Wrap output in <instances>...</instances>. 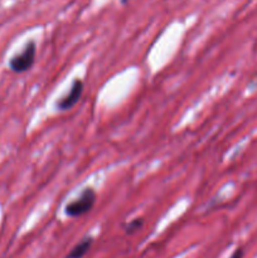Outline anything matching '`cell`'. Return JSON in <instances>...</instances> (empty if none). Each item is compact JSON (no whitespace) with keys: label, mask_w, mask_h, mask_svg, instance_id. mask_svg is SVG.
<instances>
[{"label":"cell","mask_w":257,"mask_h":258,"mask_svg":"<svg viewBox=\"0 0 257 258\" xmlns=\"http://www.w3.org/2000/svg\"><path fill=\"white\" fill-rule=\"evenodd\" d=\"M96 198H97V196H96V191L92 188H85L76 201L67 204L66 214L71 218L85 216L86 213H88L93 208L96 203Z\"/></svg>","instance_id":"cell-1"},{"label":"cell","mask_w":257,"mask_h":258,"mask_svg":"<svg viewBox=\"0 0 257 258\" xmlns=\"http://www.w3.org/2000/svg\"><path fill=\"white\" fill-rule=\"evenodd\" d=\"M35 54H37V48H35V43L29 42L25 45L24 50L19 54L14 55L10 59L9 67L13 72L15 73H23L27 72L32 68V66L35 62Z\"/></svg>","instance_id":"cell-2"},{"label":"cell","mask_w":257,"mask_h":258,"mask_svg":"<svg viewBox=\"0 0 257 258\" xmlns=\"http://www.w3.org/2000/svg\"><path fill=\"white\" fill-rule=\"evenodd\" d=\"M83 92V82L81 80H76L73 82L72 87H71L70 92L67 93L66 96H63L57 103L58 110L60 111H67L70 108H72L76 103L80 101L81 96H82Z\"/></svg>","instance_id":"cell-3"},{"label":"cell","mask_w":257,"mask_h":258,"mask_svg":"<svg viewBox=\"0 0 257 258\" xmlns=\"http://www.w3.org/2000/svg\"><path fill=\"white\" fill-rule=\"evenodd\" d=\"M93 244V238L92 237H85L83 239H81L70 252L66 256V258H83L86 254L88 253V251L91 249Z\"/></svg>","instance_id":"cell-4"},{"label":"cell","mask_w":257,"mask_h":258,"mask_svg":"<svg viewBox=\"0 0 257 258\" xmlns=\"http://www.w3.org/2000/svg\"><path fill=\"white\" fill-rule=\"evenodd\" d=\"M143 224H144V219L143 218L134 219V221H131L130 223L126 224L125 232L127 234H134V233H135V232H138L139 229H140L141 227H143Z\"/></svg>","instance_id":"cell-5"},{"label":"cell","mask_w":257,"mask_h":258,"mask_svg":"<svg viewBox=\"0 0 257 258\" xmlns=\"http://www.w3.org/2000/svg\"><path fill=\"white\" fill-rule=\"evenodd\" d=\"M242 256H243V249L242 248H237L236 251L232 253V256L229 258H242Z\"/></svg>","instance_id":"cell-6"}]
</instances>
